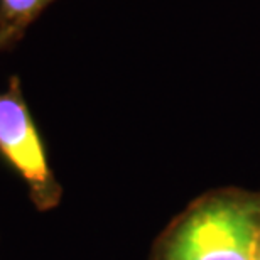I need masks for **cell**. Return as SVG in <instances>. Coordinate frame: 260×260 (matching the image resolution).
I'll use <instances>...</instances> for the list:
<instances>
[{"instance_id":"277c9868","label":"cell","mask_w":260,"mask_h":260,"mask_svg":"<svg viewBox=\"0 0 260 260\" xmlns=\"http://www.w3.org/2000/svg\"><path fill=\"white\" fill-rule=\"evenodd\" d=\"M19 29L15 25H5V27H0V49H4L5 46H9L12 41L17 38Z\"/></svg>"},{"instance_id":"5b68a950","label":"cell","mask_w":260,"mask_h":260,"mask_svg":"<svg viewBox=\"0 0 260 260\" xmlns=\"http://www.w3.org/2000/svg\"><path fill=\"white\" fill-rule=\"evenodd\" d=\"M255 260H260V243H258V250H257V257H255Z\"/></svg>"},{"instance_id":"7a4b0ae2","label":"cell","mask_w":260,"mask_h":260,"mask_svg":"<svg viewBox=\"0 0 260 260\" xmlns=\"http://www.w3.org/2000/svg\"><path fill=\"white\" fill-rule=\"evenodd\" d=\"M0 155L27 186L39 211L59 205L63 189L49 168L44 142L32 120L17 78L0 93Z\"/></svg>"},{"instance_id":"6da1fadb","label":"cell","mask_w":260,"mask_h":260,"mask_svg":"<svg viewBox=\"0 0 260 260\" xmlns=\"http://www.w3.org/2000/svg\"><path fill=\"white\" fill-rule=\"evenodd\" d=\"M260 196L220 191L203 196L164 232L152 260H255Z\"/></svg>"},{"instance_id":"3957f363","label":"cell","mask_w":260,"mask_h":260,"mask_svg":"<svg viewBox=\"0 0 260 260\" xmlns=\"http://www.w3.org/2000/svg\"><path fill=\"white\" fill-rule=\"evenodd\" d=\"M51 2L53 0H2V12L10 25L20 29Z\"/></svg>"}]
</instances>
